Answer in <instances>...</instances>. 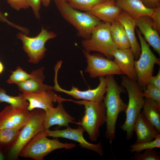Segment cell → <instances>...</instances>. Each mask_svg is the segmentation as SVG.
<instances>
[{
	"instance_id": "cell-1",
	"label": "cell",
	"mask_w": 160,
	"mask_h": 160,
	"mask_svg": "<svg viewBox=\"0 0 160 160\" xmlns=\"http://www.w3.org/2000/svg\"><path fill=\"white\" fill-rule=\"evenodd\" d=\"M105 78L106 90L103 99L106 113L105 136L111 143L116 138V125L118 116L120 113L125 111L127 104L120 96L121 94L126 91L122 86L118 84L114 75H108Z\"/></svg>"
},
{
	"instance_id": "cell-2",
	"label": "cell",
	"mask_w": 160,
	"mask_h": 160,
	"mask_svg": "<svg viewBox=\"0 0 160 160\" xmlns=\"http://www.w3.org/2000/svg\"><path fill=\"white\" fill-rule=\"evenodd\" d=\"M121 78L122 86L126 90L129 101L125 111L126 120L120 128L126 132V139L129 140L133 137L134 125L143 107L145 97L142 95L143 90L136 80L131 79L124 75Z\"/></svg>"
},
{
	"instance_id": "cell-3",
	"label": "cell",
	"mask_w": 160,
	"mask_h": 160,
	"mask_svg": "<svg viewBox=\"0 0 160 160\" xmlns=\"http://www.w3.org/2000/svg\"><path fill=\"white\" fill-rule=\"evenodd\" d=\"M84 107V115L77 124L87 133L90 140L95 142L100 135V128L106 123V108L103 100L94 102L67 99Z\"/></svg>"
},
{
	"instance_id": "cell-4",
	"label": "cell",
	"mask_w": 160,
	"mask_h": 160,
	"mask_svg": "<svg viewBox=\"0 0 160 160\" xmlns=\"http://www.w3.org/2000/svg\"><path fill=\"white\" fill-rule=\"evenodd\" d=\"M45 114V111L40 109L30 111L26 123L20 129L15 142L8 150L9 159H17L25 145L37 134L45 130L44 123Z\"/></svg>"
},
{
	"instance_id": "cell-5",
	"label": "cell",
	"mask_w": 160,
	"mask_h": 160,
	"mask_svg": "<svg viewBox=\"0 0 160 160\" xmlns=\"http://www.w3.org/2000/svg\"><path fill=\"white\" fill-rule=\"evenodd\" d=\"M45 130L31 139L21 151L19 156L35 160H42L53 151L62 148L71 149L76 147L74 143H64L58 138L51 139L47 137Z\"/></svg>"
},
{
	"instance_id": "cell-6",
	"label": "cell",
	"mask_w": 160,
	"mask_h": 160,
	"mask_svg": "<svg viewBox=\"0 0 160 160\" xmlns=\"http://www.w3.org/2000/svg\"><path fill=\"white\" fill-rule=\"evenodd\" d=\"M55 4L62 16L75 28L78 35L84 39L89 38L93 29L101 23L91 14L73 8L67 1Z\"/></svg>"
},
{
	"instance_id": "cell-7",
	"label": "cell",
	"mask_w": 160,
	"mask_h": 160,
	"mask_svg": "<svg viewBox=\"0 0 160 160\" xmlns=\"http://www.w3.org/2000/svg\"><path fill=\"white\" fill-rule=\"evenodd\" d=\"M111 23L101 22L95 27L90 37L82 41L84 50L89 52H98L109 59H112L113 52L118 48L111 34Z\"/></svg>"
},
{
	"instance_id": "cell-8",
	"label": "cell",
	"mask_w": 160,
	"mask_h": 160,
	"mask_svg": "<svg viewBox=\"0 0 160 160\" xmlns=\"http://www.w3.org/2000/svg\"><path fill=\"white\" fill-rule=\"evenodd\" d=\"M136 32L140 42L141 53L138 59L135 61L137 81L142 90L146 88L148 79L152 76L155 65H160V59L151 51L149 45L137 28Z\"/></svg>"
},
{
	"instance_id": "cell-9",
	"label": "cell",
	"mask_w": 160,
	"mask_h": 160,
	"mask_svg": "<svg viewBox=\"0 0 160 160\" xmlns=\"http://www.w3.org/2000/svg\"><path fill=\"white\" fill-rule=\"evenodd\" d=\"M56 35L54 32L48 31L42 27L41 32L36 37H29L21 33H18L17 36L22 41L23 49L29 57L28 61L37 64L44 56L47 50L45 46L46 43Z\"/></svg>"
},
{
	"instance_id": "cell-10",
	"label": "cell",
	"mask_w": 160,
	"mask_h": 160,
	"mask_svg": "<svg viewBox=\"0 0 160 160\" xmlns=\"http://www.w3.org/2000/svg\"><path fill=\"white\" fill-rule=\"evenodd\" d=\"M83 52L87 63L84 71L91 78H95L109 75H124L114 60L100 54H91L84 49Z\"/></svg>"
},
{
	"instance_id": "cell-11",
	"label": "cell",
	"mask_w": 160,
	"mask_h": 160,
	"mask_svg": "<svg viewBox=\"0 0 160 160\" xmlns=\"http://www.w3.org/2000/svg\"><path fill=\"white\" fill-rule=\"evenodd\" d=\"M54 79L53 90L65 93L76 99H81L91 101L97 102L103 100L107 87V81L104 76L99 77V83L95 88L85 91L80 90L77 87L72 86L70 90L65 89L60 87L57 81V75L59 69L56 68Z\"/></svg>"
},
{
	"instance_id": "cell-12",
	"label": "cell",
	"mask_w": 160,
	"mask_h": 160,
	"mask_svg": "<svg viewBox=\"0 0 160 160\" xmlns=\"http://www.w3.org/2000/svg\"><path fill=\"white\" fill-rule=\"evenodd\" d=\"M66 127L63 130L45 129V132L47 137L65 138L74 140L78 143L81 148L92 151L100 156H103L104 151L101 143L94 144L87 141L83 136L85 131L81 126L79 125L76 129L72 128L69 126Z\"/></svg>"
},
{
	"instance_id": "cell-13",
	"label": "cell",
	"mask_w": 160,
	"mask_h": 160,
	"mask_svg": "<svg viewBox=\"0 0 160 160\" xmlns=\"http://www.w3.org/2000/svg\"><path fill=\"white\" fill-rule=\"evenodd\" d=\"M30 113L27 109L6 106L0 112V129L20 130L26 123Z\"/></svg>"
},
{
	"instance_id": "cell-14",
	"label": "cell",
	"mask_w": 160,
	"mask_h": 160,
	"mask_svg": "<svg viewBox=\"0 0 160 160\" xmlns=\"http://www.w3.org/2000/svg\"><path fill=\"white\" fill-rule=\"evenodd\" d=\"M22 94L29 103L27 109L29 111L35 109L46 111L54 107L53 103L65 101V98L57 95L52 90L39 93L25 92Z\"/></svg>"
},
{
	"instance_id": "cell-15",
	"label": "cell",
	"mask_w": 160,
	"mask_h": 160,
	"mask_svg": "<svg viewBox=\"0 0 160 160\" xmlns=\"http://www.w3.org/2000/svg\"><path fill=\"white\" fill-rule=\"evenodd\" d=\"M56 107H51L46 112L44 126V129H49L52 126L57 125L59 127L69 126L70 123H76L75 118L65 110L62 102L58 103Z\"/></svg>"
},
{
	"instance_id": "cell-16",
	"label": "cell",
	"mask_w": 160,
	"mask_h": 160,
	"mask_svg": "<svg viewBox=\"0 0 160 160\" xmlns=\"http://www.w3.org/2000/svg\"><path fill=\"white\" fill-rule=\"evenodd\" d=\"M112 56L114 61L124 75L137 81L135 67V58L130 48H117L113 51Z\"/></svg>"
},
{
	"instance_id": "cell-17",
	"label": "cell",
	"mask_w": 160,
	"mask_h": 160,
	"mask_svg": "<svg viewBox=\"0 0 160 160\" xmlns=\"http://www.w3.org/2000/svg\"><path fill=\"white\" fill-rule=\"evenodd\" d=\"M136 26L148 44L160 55V37L159 32L154 28L149 16L142 17L135 20Z\"/></svg>"
},
{
	"instance_id": "cell-18",
	"label": "cell",
	"mask_w": 160,
	"mask_h": 160,
	"mask_svg": "<svg viewBox=\"0 0 160 160\" xmlns=\"http://www.w3.org/2000/svg\"><path fill=\"white\" fill-rule=\"evenodd\" d=\"M43 67L33 71L31 77L25 81L16 85L19 90L22 92H27L39 93L50 90H53V87L44 84L43 81L45 78L43 73Z\"/></svg>"
},
{
	"instance_id": "cell-19",
	"label": "cell",
	"mask_w": 160,
	"mask_h": 160,
	"mask_svg": "<svg viewBox=\"0 0 160 160\" xmlns=\"http://www.w3.org/2000/svg\"><path fill=\"white\" fill-rule=\"evenodd\" d=\"M122 11L115 1L108 0L95 6L87 12L104 23H111L116 20Z\"/></svg>"
},
{
	"instance_id": "cell-20",
	"label": "cell",
	"mask_w": 160,
	"mask_h": 160,
	"mask_svg": "<svg viewBox=\"0 0 160 160\" xmlns=\"http://www.w3.org/2000/svg\"><path fill=\"white\" fill-rule=\"evenodd\" d=\"M116 20L119 22L123 27L128 37L130 49L133 54L135 59H138L140 54L141 48L135 35L136 26L135 20L122 10Z\"/></svg>"
},
{
	"instance_id": "cell-21",
	"label": "cell",
	"mask_w": 160,
	"mask_h": 160,
	"mask_svg": "<svg viewBox=\"0 0 160 160\" xmlns=\"http://www.w3.org/2000/svg\"><path fill=\"white\" fill-rule=\"evenodd\" d=\"M137 139L135 143L149 141L153 140L160 133L141 114L138 115L133 127Z\"/></svg>"
},
{
	"instance_id": "cell-22",
	"label": "cell",
	"mask_w": 160,
	"mask_h": 160,
	"mask_svg": "<svg viewBox=\"0 0 160 160\" xmlns=\"http://www.w3.org/2000/svg\"><path fill=\"white\" fill-rule=\"evenodd\" d=\"M115 4L135 20L150 17L155 9L146 7L140 0H116Z\"/></svg>"
},
{
	"instance_id": "cell-23",
	"label": "cell",
	"mask_w": 160,
	"mask_h": 160,
	"mask_svg": "<svg viewBox=\"0 0 160 160\" xmlns=\"http://www.w3.org/2000/svg\"><path fill=\"white\" fill-rule=\"evenodd\" d=\"M142 109L141 114L160 133V104L145 98Z\"/></svg>"
},
{
	"instance_id": "cell-24",
	"label": "cell",
	"mask_w": 160,
	"mask_h": 160,
	"mask_svg": "<svg viewBox=\"0 0 160 160\" xmlns=\"http://www.w3.org/2000/svg\"><path fill=\"white\" fill-rule=\"evenodd\" d=\"M5 102L15 108L27 109L29 105L28 102L22 93L16 96L8 95L4 89L0 88V103ZM28 110V109H27Z\"/></svg>"
},
{
	"instance_id": "cell-25",
	"label": "cell",
	"mask_w": 160,
	"mask_h": 160,
	"mask_svg": "<svg viewBox=\"0 0 160 160\" xmlns=\"http://www.w3.org/2000/svg\"><path fill=\"white\" fill-rule=\"evenodd\" d=\"M20 130L11 128L0 129V146L8 150L16 140Z\"/></svg>"
},
{
	"instance_id": "cell-26",
	"label": "cell",
	"mask_w": 160,
	"mask_h": 160,
	"mask_svg": "<svg viewBox=\"0 0 160 160\" xmlns=\"http://www.w3.org/2000/svg\"><path fill=\"white\" fill-rule=\"evenodd\" d=\"M108 0H67L73 8L86 12H89L95 6Z\"/></svg>"
},
{
	"instance_id": "cell-27",
	"label": "cell",
	"mask_w": 160,
	"mask_h": 160,
	"mask_svg": "<svg viewBox=\"0 0 160 160\" xmlns=\"http://www.w3.org/2000/svg\"><path fill=\"white\" fill-rule=\"evenodd\" d=\"M129 151L131 153L134 152L140 153L145 150L160 148V133L158 135L152 140L135 143L129 147Z\"/></svg>"
},
{
	"instance_id": "cell-28",
	"label": "cell",
	"mask_w": 160,
	"mask_h": 160,
	"mask_svg": "<svg viewBox=\"0 0 160 160\" xmlns=\"http://www.w3.org/2000/svg\"><path fill=\"white\" fill-rule=\"evenodd\" d=\"M12 74L7 81L9 84H16L25 81L31 78L32 74H28L24 71L20 66H18L14 71H11Z\"/></svg>"
},
{
	"instance_id": "cell-29",
	"label": "cell",
	"mask_w": 160,
	"mask_h": 160,
	"mask_svg": "<svg viewBox=\"0 0 160 160\" xmlns=\"http://www.w3.org/2000/svg\"><path fill=\"white\" fill-rule=\"evenodd\" d=\"M155 149L145 150L142 153H136L131 158L135 160H160V156Z\"/></svg>"
},
{
	"instance_id": "cell-30",
	"label": "cell",
	"mask_w": 160,
	"mask_h": 160,
	"mask_svg": "<svg viewBox=\"0 0 160 160\" xmlns=\"http://www.w3.org/2000/svg\"><path fill=\"white\" fill-rule=\"evenodd\" d=\"M142 95L144 97L152 99L160 104V89L147 84Z\"/></svg>"
},
{
	"instance_id": "cell-31",
	"label": "cell",
	"mask_w": 160,
	"mask_h": 160,
	"mask_svg": "<svg viewBox=\"0 0 160 160\" xmlns=\"http://www.w3.org/2000/svg\"><path fill=\"white\" fill-rule=\"evenodd\" d=\"M119 24V23L117 20L111 23L110 31L112 39L118 48L121 49Z\"/></svg>"
},
{
	"instance_id": "cell-32",
	"label": "cell",
	"mask_w": 160,
	"mask_h": 160,
	"mask_svg": "<svg viewBox=\"0 0 160 160\" xmlns=\"http://www.w3.org/2000/svg\"><path fill=\"white\" fill-rule=\"evenodd\" d=\"M154 28L160 33V4L154 9L150 17Z\"/></svg>"
},
{
	"instance_id": "cell-33",
	"label": "cell",
	"mask_w": 160,
	"mask_h": 160,
	"mask_svg": "<svg viewBox=\"0 0 160 160\" xmlns=\"http://www.w3.org/2000/svg\"><path fill=\"white\" fill-rule=\"evenodd\" d=\"M119 28L121 49L130 48V45L128 37L122 25L119 22Z\"/></svg>"
},
{
	"instance_id": "cell-34",
	"label": "cell",
	"mask_w": 160,
	"mask_h": 160,
	"mask_svg": "<svg viewBox=\"0 0 160 160\" xmlns=\"http://www.w3.org/2000/svg\"><path fill=\"white\" fill-rule=\"evenodd\" d=\"M29 6L32 9L34 14L36 18L39 19L40 18L39 11L41 8V0H25Z\"/></svg>"
},
{
	"instance_id": "cell-35",
	"label": "cell",
	"mask_w": 160,
	"mask_h": 160,
	"mask_svg": "<svg viewBox=\"0 0 160 160\" xmlns=\"http://www.w3.org/2000/svg\"><path fill=\"white\" fill-rule=\"evenodd\" d=\"M8 3L13 9L19 11L21 9H26L29 7L25 0H7Z\"/></svg>"
},
{
	"instance_id": "cell-36",
	"label": "cell",
	"mask_w": 160,
	"mask_h": 160,
	"mask_svg": "<svg viewBox=\"0 0 160 160\" xmlns=\"http://www.w3.org/2000/svg\"><path fill=\"white\" fill-rule=\"evenodd\" d=\"M150 84L160 89V69L155 76H151L148 79L147 84Z\"/></svg>"
},
{
	"instance_id": "cell-37",
	"label": "cell",
	"mask_w": 160,
	"mask_h": 160,
	"mask_svg": "<svg viewBox=\"0 0 160 160\" xmlns=\"http://www.w3.org/2000/svg\"><path fill=\"white\" fill-rule=\"evenodd\" d=\"M146 7L155 9L160 4V0H140Z\"/></svg>"
},
{
	"instance_id": "cell-38",
	"label": "cell",
	"mask_w": 160,
	"mask_h": 160,
	"mask_svg": "<svg viewBox=\"0 0 160 160\" xmlns=\"http://www.w3.org/2000/svg\"><path fill=\"white\" fill-rule=\"evenodd\" d=\"M0 20L1 21L7 23L9 25L12 26L16 27V25L13 24V23H10L7 19L5 16L4 15L3 13L0 11Z\"/></svg>"
},
{
	"instance_id": "cell-39",
	"label": "cell",
	"mask_w": 160,
	"mask_h": 160,
	"mask_svg": "<svg viewBox=\"0 0 160 160\" xmlns=\"http://www.w3.org/2000/svg\"><path fill=\"white\" fill-rule=\"evenodd\" d=\"M51 0H41V3L45 7L48 6L50 3Z\"/></svg>"
},
{
	"instance_id": "cell-40",
	"label": "cell",
	"mask_w": 160,
	"mask_h": 160,
	"mask_svg": "<svg viewBox=\"0 0 160 160\" xmlns=\"http://www.w3.org/2000/svg\"><path fill=\"white\" fill-rule=\"evenodd\" d=\"M4 69V67L2 62L0 61V74L3 72Z\"/></svg>"
},
{
	"instance_id": "cell-41",
	"label": "cell",
	"mask_w": 160,
	"mask_h": 160,
	"mask_svg": "<svg viewBox=\"0 0 160 160\" xmlns=\"http://www.w3.org/2000/svg\"><path fill=\"white\" fill-rule=\"evenodd\" d=\"M1 149L0 146V160H3L4 159V156Z\"/></svg>"
},
{
	"instance_id": "cell-42",
	"label": "cell",
	"mask_w": 160,
	"mask_h": 160,
	"mask_svg": "<svg viewBox=\"0 0 160 160\" xmlns=\"http://www.w3.org/2000/svg\"><path fill=\"white\" fill-rule=\"evenodd\" d=\"M55 3L66 1L67 0H54Z\"/></svg>"
},
{
	"instance_id": "cell-43",
	"label": "cell",
	"mask_w": 160,
	"mask_h": 160,
	"mask_svg": "<svg viewBox=\"0 0 160 160\" xmlns=\"http://www.w3.org/2000/svg\"><path fill=\"white\" fill-rule=\"evenodd\" d=\"M112 0L115 1L116 0Z\"/></svg>"
}]
</instances>
